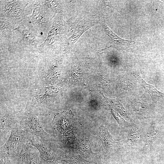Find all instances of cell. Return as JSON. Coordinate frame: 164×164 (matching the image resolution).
I'll return each mask as SVG.
<instances>
[{
	"label": "cell",
	"instance_id": "1",
	"mask_svg": "<svg viewBox=\"0 0 164 164\" xmlns=\"http://www.w3.org/2000/svg\"><path fill=\"white\" fill-rule=\"evenodd\" d=\"M30 143L39 151L42 164H58L63 161L65 152L56 147L53 137L42 139L32 135Z\"/></svg>",
	"mask_w": 164,
	"mask_h": 164
},
{
	"label": "cell",
	"instance_id": "2",
	"mask_svg": "<svg viewBox=\"0 0 164 164\" xmlns=\"http://www.w3.org/2000/svg\"><path fill=\"white\" fill-rule=\"evenodd\" d=\"M37 110L33 107L27 106L24 111L17 117L18 123L26 132L42 139L52 137L46 132L38 118Z\"/></svg>",
	"mask_w": 164,
	"mask_h": 164
},
{
	"label": "cell",
	"instance_id": "3",
	"mask_svg": "<svg viewBox=\"0 0 164 164\" xmlns=\"http://www.w3.org/2000/svg\"><path fill=\"white\" fill-rule=\"evenodd\" d=\"M10 135L0 150L10 155L18 156L26 146L30 143L31 135L26 132L18 123L12 128Z\"/></svg>",
	"mask_w": 164,
	"mask_h": 164
},
{
	"label": "cell",
	"instance_id": "4",
	"mask_svg": "<svg viewBox=\"0 0 164 164\" xmlns=\"http://www.w3.org/2000/svg\"><path fill=\"white\" fill-rule=\"evenodd\" d=\"M28 1H0V19L15 24H19L24 19V11Z\"/></svg>",
	"mask_w": 164,
	"mask_h": 164
},
{
	"label": "cell",
	"instance_id": "5",
	"mask_svg": "<svg viewBox=\"0 0 164 164\" xmlns=\"http://www.w3.org/2000/svg\"><path fill=\"white\" fill-rule=\"evenodd\" d=\"M53 122L60 145L67 149L70 145L72 135L70 114L66 111L59 113L54 117Z\"/></svg>",
	"mask_w": 164,
	"mask_h": 164
},
{
	"label": "cell",
	"instance_id": "6",
	"mask_svg": "<svg viewBox=\"0 0 164 164\" xmlns=\"http://www.w3.org/2000/svg\"><path fill=\"white\" fill-rule=\"evenodd\" d=\"M52 19L48 10L42 7H37L33 9L32 14L26 19H24L23 22H26L24 24L32 32L33 31L39 34H43L50 30L52 22Z\"/></svg>",
	"mask_w": 164,
	"mask_h": 164
},
{
	"label": "cell",
	"instance_id": "7",
	"mask_svg": "<svg viewBox=\"0 0 164 164\" xmlns=\"http://www.w3.org/2000/svg\"><path fill=\"white\" fill-rule=\"evenodd\" d=\"M103 20L102 16L98 15L82 19L71 28V29L73 30L71 35L65 40L64 45L65 50H69L85 31L97 23H101Z\"/></svg>",
	"mask_w": 164,
	"mask_h": 164
},
{
	"label": "cell",
	"instance_id": "8",
	"mask_svg": "<svg viewBox=\"0 0 164 164\" xmlns=\"http://www.w3.org/2000/svg\"><path fill=\"white\" fill-rule=\"evenodd\" d=\"M67 29L64 22L61 17L56 16L52 21L47 38L43 43L42 47L46 45H52L56 41L62 38L66 32Z\"/></svg>",
	"mask_w": 164,
	"mask_h": 164
},
{
	"label": "cell",
	"instance_id": "9",
	"mask_svg": "<svg viewBox=\"0 0 164 164\" xmlns=\"http://www.w3.org/2000/svg\"><path fill=\"white\" fill-rule=\"evenodd\" d=\"M16 158L17 164H42L39 151L30 143Z\"/></svg>",
	"mask_w": 164,
	"mask_h": 164
},
{
	"label": "cell",
	"instance_id": "10",
	"mask_svg": "<svg viewBox=\"0 0 164 164\" xmlns=\"http://www.w3.org/2000/svg\"><path fill=\"white\" fill-rule=\"evenodd\" d=\"M101 24L106 34L110 37L111 42V45L108 48L124 50L133 47L136 45V42L134 41L123 39L118 36L110 29L104 21H103Z\"/></svg>",
	"mask_w": 164,
	"mask_h": 164
},
{
	"label": "cell",
	"instance_id": "11",
	"mask_svg": "<svg viewBox=\"0 0 164 164\" xmlns=\"http://www.w3.org/2000/svg\"><path fill=\"white\" fill-rule=\"evenodd\" d=\"M17 118H15L7 111H1L0 115V142L13 127L18 123Z\"/></svg>",
	"mask_w": 164,
	"mask_h": 164
},
{
	"label": "cell",
	"instance_id": "12",
	"mask_svg": "<svg viewBox=\"0 0 164 164\" xmlns=\"http://www.w3.org/2000/svg\"><path fill=\"white\" fill-rule=\"evenodd\" d=\"M132 74L150 95L153 101L157 102L164 101V93L161 92L153 85L147 83L142 78L139 72H133Z\"/></svg>",
	"mask_w": 164,
	"mask_h": 164
},
{
	"label": "cell",
	"instance_id": "13",
	"mask_svg": "<svg viewBox=\"0 0 164 164\" xmlns=\"http://www.w3.org/2000/svg\"><path fill=\"white\" fill-rule=\"evenodd\" d=\"M15 30L18 31L22 34L24 42L28 46L37 48L41 45L34 33L30 30L26 29L22 22L19 24L18 26L15 27Z\"/></svg>",
	"mask_w": 164,
	"mask_h": 164
},
{
	"label": "cell",
	"instance_id": "14",
	"mask_svg": "<svg viewBox=\"0 0 164 164\" xmlns=\"http://www.w3.org/2000/svg\"><path fill=\"white\" fill-rule=\"evenodd\" d=\"M100 137L103 146L108 152H110L116 147L117 142L112 139L107 128L103 129L101 132Z\"/></svg>",
	"mask_w": 164,
	"mask_h": 164
},
{
	"label": "cell",
	"instance_id": "15",
	"mask_svg": "<svg viewBox=\"0 0 164 164\" xmlns=\"http://www.w3.org/2000/svg\"><path fill=\"white\" fill-rule=\"evenodd\" d=\"M41 5L44 9H50L55 13H62L63 7L60 1L42 0Z\"/></svg>",
	"mask_w": 164,
	"mask_h": 164
},
{
	"label": "cell",
	"instance_id": "16",
	"mask_svg": "<svg viewBox=\"0 0 164 164\" xmlns=\"http://www.w3.org/2000/svg\"><path fill=\"white\" fill-rule=\"evenodd\" d=\"M65 153L63 161L66 162L69 164H94L92 162L87 160L79 155L74 154L70 152Z\"/></svg>",
	"mask_w": 164,
	"mask_h": 164
},
{
	"label": "cell",
	"instance_id": "17",
	"mask_svg": "<svg viewBox=\"0 0 164 164\" xmlns=\"http://www.w3.org/2000/svg\"><path fill=\"white\" fill-rule=\"evenodd\" d=\"M140 132L138 127L134 125L129 126V131L127 142L129 146H132L139 140Z\"/></svg>",
	"mask_w": 164,
	"mask_h": 164
},
{
	"label": "cell",
	"instance_id": "18",
	"mask_svg": "<svg viewBox=\"0 0 164 164\" xmlns=\"http://www.w3.org/2000/svg\"><path fill=\"white\" fill-rule=\"evenodd\" d=\"M0 24L1 36L8 37L12 32L15 30V24L0 19Z\"/></svg>",
	"mask_w": 164,
	"mask_h": 164
},
{
	"label": "cell",
	"instance_id": "19",
	"mask_svg": "<svg viewBox=\"0 0 164 164\" xmlns=\"http://www.w3.org/2000/svg\"><path fill=\"white\" fill-rule=\"evenodd\" d=\"M158 134L157 129L153 127H150L145 135L144 147H148L152 144L157 138Z\"/></svg>",
	"mask_w": 164,
	"mask_h": 164
},
{
	"label": "cell",
	"instance_id": "20",
	"mask_svg": "<svg viewBox=\"0 0 164 164\" xmlns=\"http://www.w3.org/2000/svg\"><path fill=\"white\" fill-rule=\"evenodd\" d=\"M0 164H17L15 157L12 156L6 152L0 150Z\"/></svg>",
	"mask_w": 164,
	"mask_h": 164
},
{
	"label": "cell",
	"instance_id": "21",
	"mask_svg": "<svg viewBox=\"0 0 164 164\" xmlns=\"http://www.w3.org/2000/svg\"><path fill=\"white\" fill-rule=\"evenodd\" d=\"M133 106L136 112L143 114L145 111V107L142 103L139 102H135L133 103Z\"/></svg>",
	"mask_w": 164,
	"mask_h": 164
},
{
	"label": "cell",
	"instance_id": "22",
	"mask_svg": "<svg viewBox=\"0 0 164 164\" xmlns=\"http://www.w3.org/2000/svg\"><path fill=\"white\" fill-rule=\"evenodd\" d=\"M111 111L113 115L121 125L124 126L127 124V122L119 115L117 113L112 110Z\"/></svg>",
	"mask_w": 164,
	"mask_h": 164
},
{
	"label": "cell",
	"instance_id": "23",
	"mask_svg": "<svg viewBox=\"0 0 164 164\" xmlns=\"http://www.w3.org/2000/svg\"><path fill=\"white\" fill-rule=\"evenodd\" d=\"M58 164H69L67 162L65 161H62L59 162Z\"/></svg>",
	"mask_w": 164,
	"mask_h": 164
}]
</instances>
